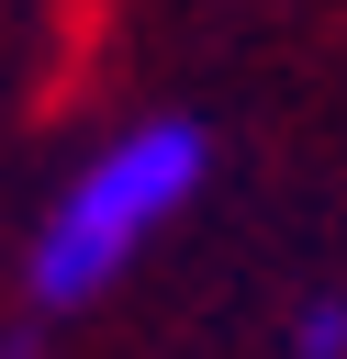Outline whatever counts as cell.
Returning <instances> with one entry per match:
<instances>
[{
  "label": "cell",
  "instance_id": "cell-2",
  "mask_svg": "<svg viewBox=\"0 0 347 359\" xmlns=\"http://www.w3.org/2000/svg\"><path fill=\"white\" fill-rule=\"evenodd\" d=\"M291 359H347V292H313L291 314Z\"/></svg>",
  "mask_w": 347,
  "mask_h": 359
},
{
  "label": "cell",
  "instance_id": "cell-1",
  "mask_svg": "<svg viewBox=\"0 0 347 359\" xmlns=\"http://www.w3.org/2000/svg\"><path fill=\"white\" fill-rule=\"evenodd\" d=\"M201 168H213L201 123H134V135H112V146L56 191V213H45V236H34V303H90V292H112V280L134 269V247L201 191Z\"/></svg>",
  "mask_w": 347,
  "mask_h": 359
}]
</instances>
